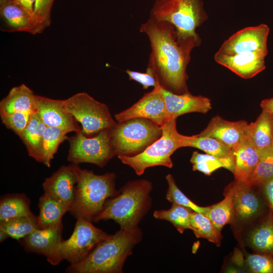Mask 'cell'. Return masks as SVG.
<instances>
[{
	"label": "cell",
	"mask_w": 273,
	"mask_h": 273,
	"mask_svg": "<svg viewBox=\"0 0 273 273\" xmlns=\"http://www.w3.org/2000/svg\"><path fill=\"white\" fill-rule=\"evenodd\" d=\"M269 33V28L265 24L244 28L226 39L217 53L233 55L245 52H256L267 55Z\"/></svg>",
	"instance_id": "12"
},
{
	"label": "cell",
	"mask_w": 273,
	"mask_h": 273,
	"mask_svg": "<svg viewBox=\"0 0 273 273\" xmlns=\"http://www.w3.org/2000/svg\"><path fill=\"white\" fill-rule=\"evenodd\" d=\"M128 74L129 80H134L143 85V89H147L150 86L154 87L159 85L160 82L154 70L148 66L145 73L127 69L125 71Z\"/></svg>",
	"instance_id": "39"
},
{
	"label": "cell",
	"mask_w": 273,
	"mask_h": 273,
	"mask_svg": "<svg viewBox=\"0 0 273 273\" xmlns=\"http://www.w3.org/2000/svg\"><path fill=\"white\" fill-rule=\"evenodd\" d=\"M150 18L172 24L180 42L201 39L196 33L207 18L201 0H155Z\"/></svg>",
	"instance_id": "5"
},
{
	"label": "cell",
	"mask_w": 273,
	"mask_h": 273,
	"mask_svg": "<svg viewBox=\"0 0 273 273\" xmlns=\"http://www.w3.org/2000/svg\"><path fill=\"white\" fill-rule=\"evenodd\" d=\"M161 136L142 153L132 156H118V159L132 168L136 174L141 175L148 168L163 166L173 167L171 156L183 147L187 135L179 133L176 129V119L167 121L162 126Z\"/></svg>",
	"instance_id": "6"
},
{
	"label": "cell",
	"mask_w": 273,
	"mask_h": 273,
	"mask_svg": "<svg viewBox=\"0 0 273 273\" xmlns=\"http://www.w3.org/2000/svg\"><path fill=\"white\" fill-rule=\"evenodd\" d=\"M142 238L138 227L120 229L99 243L80 262L70 265L68 273H121L127 258Z\"/></svg>",
	"instance_id": "2"
},
{
	"label": "cell",
	"mask_w": 273,
	"mask_h": 273,
	"mask_svg": "<svg viewBox=\"0 0 273 273\" xmlns=\"http://www.w3.org/2000/svg\"><path fill=\"white\" fill-rule=\"evenodd\" d=\"M16 4L22 6L32 14L34 13V6L36 0H12Z\"/></svg>",
	"instance_id": "42"
},
{
	"label": "cell",
	"mask_w": 273,
	"mask_h": 273,
	"mask_svg": "<svg viewBox=\"0 0 273 273\" xmlns=\"http://www.w3.org/2000/svg\"><path fill=\"white\" fill-rule=\"evenodd\" d=\"M260 187L269 209L273 215V178Z\"/></svg>",
	"instance_id": "41"
},
{
	"label": "cell",
	"mask_w": 273,
	"mask_h": 273,
	"mask_svg": "<svg viewBox=\"0 0 273 273\" xmlns=\"http://www.w3.org/2000/svg\"><path fill=\"white\" fill-rule=\"evenodd\" d=\"M33 113L14 112L0 113V116L3 124L19 135L27 126Z\"/></svg>",
	"instance_id": "37"
},
{
	"label": "cell",
	"mask_w": 273,
	"mask_h": 273,
	"mask_svg": "<svg viewBox=\"0 0 273 273\" xmlns=\"http://www.w3.org/2000/svg\"><path fill=\"white\" fill-rule=\"evenodd\" d=\"M76 183V175L70 164L61 166L46 178L42 187L44 193L66 206L70 210L74 200Z\"/></svg>",
	"instance_id": "17"
},
{
	"label": "cell",
	"mask_w": 273,
	"mask_h": 273,
	"mask_svg": "<svg viewBox=\"0 0 273 273\" xmlns=\"http://www.w3.org/2000/svg\"><path fill=\"white\" fill-rule=\"evenodd\" d=\"M260 105L262 111L273 114V97L262 100Z\"/></svg>",
	"instance_id": "43"
},
{
	"label": "cell",
	"mask_w": 273,
	"mask_h": 273,
	"mask_svg": "<svg viewBox=\"0 0 273 273\" xmlns=\"http://www.w3.org/2000/svg\"><path fill=\"white\" fill-rule=\"evenodd\" d=\"M140 31L149 40L148 66L154 70L160 85L177 94L188 92L187 67L192 50L200 43L193 39L180 42L172 24L150 18L141 25Z\"/></svg>",
	"instance_id": "1"
},
{
	"label": "cell",
	"mask_w": 273,
	"mask_h": 273,
	"mask_svg": "<svg viewBox=\"0 0 273 273\" xmlns=\"http://www.w3.org/2000/svg\"><path fill=\"white\" fill-rule=\"evenodd\" d=\"M245 240L255 253L273 257V215L270 210L247 228Z\"/></svg>",
	"instance_id": "21"
},
{
	"label": "cell",
	"mask_w": 273,
	"mask_h": 273,
	"mask_svg": "<svg viewBox=\"0 0 273 273\" xmlns=\"http://www.w3.org/2000/svg\"><path fill=\"white\" fill-rule=\"evenodd\" d=\"M261 52H245L233 55L216 53L215 61L244 79L253 77L265 68V58Z\"/></svg>",
	"instance_id": "19"
},
{
	"label": "cell",
	"mask_w": 273,
	"mask_h": 273,
	"mask_svg": "<svg viewBox=\"0 0 273 273\" xmlns=\"http://www.w3.org/2000/svg\"><path fill=\"white\" fill-rule=\"evenodd\" d=\"M152 188V183L147 179L127 182L119 190L117 195L106 201L103 210L94 222L112 219L120 229H131L138 226L151 208Z\"/></svg>",
	"instance_id": "4"
},
{
	"label": "cell",
	"mask_w": 273,
	"mask_h": 273,
	"mask_svg": "<svg viewBox=\"0 0 273 273\" xmlns=\"http://www.w3.org/2000/svg\"><path fill=\"white\" fill-rule=\"evenodd\" d=\"M47 126L36 112H33L25 128L18 135L26 147L29 156L40 162L43 136Z\"/></svg>",
	"instance_id": "24"
},
{
	"label": "cell",
	"mask_w": 273,
	"mask_h": 273,
	"mask_svg": "<svg viewBox=\"0 0 273 273\" xmlns=\"http://www.w3.org/2000/svg\"><path fill=\"white\" fill-rule=\"evenodd\" d=\"M191 230L197 238H204L219 246L222 239L218 231L210 219L205 215L192 211L190 214Z\"/></svg>",
	"instance_id": "34"
},
{
	"label": "cell",
	"mask_w": 273,
	"mask_h": 273,
	"mask_svg": "<svg viewBox=\"0 0 273 273\" xmlns=\"http://www.w3.org/2000/svg\"><path fill=\"white\" fill-rule=\"evenodd\" d=\"M36 229L37 216L34 214L0 221V242L9 238L19 241Z\"/></svg>",
	"instance_id": "27"
},
{
	"label": "cell",
	"mask_w": 273,
	"mask_h": 273,
	"mask_svg": "<svg viewBox=\"0 0 273 273\" xmlns=\"http://www.w3.org/2000/svg\"><path fill=\"white\" fill-rule=\"evenodd\" d=\"M235 180L248 183L260 159L259 151L249 139L241 143L234 150Z\"/></svg>",
	"instance_id": "22"
},
{
	"label": "cell",
	"mask_w": 273,
	"mask_h": 273,
	"mask_svg": "<svg viewBox=\"0 0 273 273\" xmlns=\"http://www.w3.org/2000/svg\"><path fill=\"white\" fill-rule=\"evenodd\" d=\"M190 162L193 164V170L199 171L207 175H211L214 171L221 167L232 173L234 172V158H220L194 151Z\"/></svg>",
	"instance_id": "31"
},
{
	"label": "cell",
	"mask_w": 273,
	"mask_h": 273,
	"mask_svg": "<svg viewBox=\"0 0 273 273\" xmlns=\"http://www.w3.org/2000/svg\"><path fill=\"white\" fill-rule=\"evenodd\" d=\"M193 211L190 209L175 203L167 210H155L153 216L158 219L170 222L180 233L187 229L191 230L190 214Z\"/></svg>",
	"instance_id": "33"
},
{
	"label": "cell",
	"mask_w": 273,
	"mask_h": 273,
	"mask_svg": "<svg viewBox=\"0 0 273 273\" xmlns=\"http://www.w3.org/2000/svg\"><path fill=\"white\" fill-rule=\"evenodd\" d=\"M162 134V127L143 118L117 122L111 128L110 142L115 155L132 156L143 152Z\"/></svg>",
	"instance_id": "7"
},
{
	"label": "cell",
	"mask_w": 273,
	"mask_h": 273,
	"mask_svg": "<svg viewBox=\"0 0 273 273\" xmlns=\"http://www.w3.org/2000/svg\"><path fill=\"white\" fill-rule=\"evenodd\" d=\"M193 147L202 150L206 154L217 157L234 158V151L217 139L200 136H187L183 142V147Z\"/></svg>",
	"instance_id": "30"
},
{
	"label": "cell",
	"mask_w": 273,
	"mask_h": 273,
	"mask_svg": "<svg viewBox=\"0 0 273 273\" xmlns=\"http://www.w3.org/2000/svg\"><path fill=\"white\" fill-rule=\"evenodd\" d=\"M259 152V162L248 183L254 187H261L273 178V147Z\"/></svg>",
	"instance_id": "35"
},
{
	"label": "cell",
	"mask_w": 273,
	"mask_h": 273,
	"mask_svg": "<svg viewBox=\"0 0 273 273\" xmlns=\"http://www.w3.org/2000/svg\"><path fill=\"white\" fill-rule=\"evenodd\" d=\"M77 183L73 205L69 211L76 219L94 221L102 212L106 201L119 193L115 187L116 175L114 172L95 174L92 170L81 168L71 163Z\"/></svg>",
	"instance_id": "3"
},
{
	"label": "cell",
	"mask_w": 273,
	"mask_h": 273,
	"mask_svg": "<svg viewBox=\"0 0 273 273\" xmlns=\"http://www.w3.org/2000/svg\"><path fill=\"white\" fill-rule=\"evenodd\" d=\"M37 227L43 229L62 222V217L69 208L48 194L44 193L39 198Z\"/></svg>",
	"instance_id": "25"
},
{
	"label": "cell",
	"mask_w": 273,
	"mask_h": 273,
	"mask_svg": "<svg viewBox=\"0 0 273 273\" xmlns=\"http://www.w3.org/2000/svg\"><path fill=\"white\" fill-rule=\"evenodd\" d=\"M249 139L258 151L273 147V118L262 111L256 120L249 125Z\"/></svg>",
	"instance_id": "26"
},
{
	"label": "cell",
	"mask_w": 273,
	"mask_h": 273,
	"mask_svg": "<svg viewBox=\"0 0 273 273\" xmlns=\"http://www.w3.org/2000/svg\"><path fill=\"white\" fill-rule=\"evenodd\" d=\"M36 112L47 127L59 128L67 133L82 130L76 120L66 109L64 100L36 95Z\"/></svg>",
	"instance_id": "15"
},
{
	"label": "cell",
	"mask_w": 273,
	"mask_h": 273,
	"mask_svg": "<svg viewBox=\"0 0 273 273\" xmlns=\"http://www.w3.org/2000/svg\"><path fill=\"white\" fill-rule=\"evenodd\" d=\"M36 111V95L24 84L13 87L0 102V113Z\"/></svg>",
	"instance_id": "23"
},
{
	"label": "cell",
	"mask_w": 273,
	"mask_h": 273,
	"mask_svg": "<svg viewBox=\"0 0 273 273\" xmlns=\"http://www.w3.org/2000/svg\"><path fill=\"white\" fill-rule=\"evenodd\" d=\"M168 189L166 199L171 203H175L187 207L193 211L205 215L208 210L209 206L201 207L197 205L188 198L177 187L173 176L168 174L166 176Z\"/></svg>",
	"instance_id": "36"
},
{
	"label": "cell",
	"mask_w": 273,
	"mask_h": 273,
	"mask_svg": "<svg viewBox=\"0 0 273 273\" xmlns=\"http://www.w3.org/2000/svg\"><path fill=\"white\" fill-rule=\"evenodd\" d=\"M64 130L57 127H46L42 140L40 162L48 167L51 166V162L60 144L69 138Z\"/></svg>",
	"instance_id": "32"
},
{
	"label": "cell",
	"mask_w": 273,
	"mask_h": 273,
	"mask_svg": "<svg viewBox=\"0 0 273 273\" xmlns=\"http://www.w3.org/2000/svg\"><path fill=\"white\" fill-rule=\"evenodd\" d=\"M249 125L245 120L230 121L219 116L212 117L199 134L218 140L233 150L249 139Z\"/></svg>",
	"instance_id": "16"
},
{
	"label": "cell",
	"mask_w": 273,
	"mask_h": 273,
	"mask_svg": "<svg viewBox=\"0 0 273 273\" xmlns=\"http://www.w3.org/2000/svg\"><path fill=\"white\" fill-rule=\"evenodd\" d=\"M272 118H273V114H272Z\"/></svg>",
	"instance_id": "44"
},
{
	"label": "cell",
	"mask_w": 273,
	"mask_h": 273,
	"mask_svg": "<svg viewBox=\"0 0 273 273\" xmlns=\"http://www.w3.org/2000/svg\"><path fill=\"white\" fill-rule=\"evenodd\" d=\"M67 110L81 125L87 136L113 127L117 122L112 117L108 107L85 92L77 93L64 100Z\"/></svg>",
	"instance_id": "9"
},
{
	"label": "cell",
	"mask_w": 273,
	"mask_h": 273,
	"mask_svg": "<svg viewBox=\"0 0 273 273\" xmlns=\"http://www.w3.org/2000/svg\"><path fill=\"white\" fill-rule=\"evenodd\" d=\"M234 187L232 183L224 191V198L221 201L209 206L205 215L216 229L221 232L226 224H231L233 217Z\"/></svg>",
	"instance_id": "29"
},
{
	"label": "cell",
	"mask_w": 273,
	"mask_h": 273,
	"mask_svg": "<svg viewBox=\"0 0 273 273\" xmlns=\"http://www.w3.org/2000/svg\"><path fill=\"white\" fill-rule=\"evenodd\" d=\"M111 128L104 129L93 137L84 135L82 130L68 139L67 160L72 163L94 164L100 167L115 156L111 146Z\"/></svg>",
	"instance_id": "11"
},
{
	"label": "cell",
	"mask_w": 273,
	"mask_h": 273,
	"mask_svg": "<svg viewBox=\"0 0 273 273\" xmlns=\"http://www.w3.org/2000/svg\"><path fill=\"white\" fill-rule=\"evenodd\" d=\"M55 0H36L34 13L49 26L51 23V10Z\"/></svg>",
	"instance_id": "40"
},
{
	"label": "cell",
	"mask_w": 273,
	"mask_h": 273,
	"mask_svg": "<svg viewBox=\"0 0 273 273\" xmlns=\"http://www.w3.org/2000/svg\"><path fill=\"white\" fill-rule=\"evenodd\" d=\"M246 264L249 269L254 273H273V257L254 253L247 255Z\"/></svg>",
	"instance_id": "38"
},
{
	"label": "cell",
	"mask_w": 273,
	"mask_h": 273,
	"mask_svg": "<svg viewBox=\"0 0 273 273\" xmlns=\"http://www.w3.org/2000/svg\"><path fill=\"white\" fill-rule=\"evenodd\" d=\"M30 205V200L24 193L2 195L0 199V221L33 214Z\"/></svg>",
	"instance_id": "28"
},
{
	"label": "cell",
	"mask_w": 273,
	"mask_h": 273,
	"mask_svg": "<svg viewBox=\"0 0 273 273\" xmlns=\"http://www.w3.org/2000/svg\"><path fill=\"white\" fill-rule=\"evenodd\" d=\"M168 120L185 114L206 113L212 108L211 100L202 96H194L189 92L181 94L172 93L161 86Z\"/></svg>",
	"instance_id": "18"
},
{
	"label": "cell",
	"mask_w": 273,
	"mask_h": 273,
	"mask_svg": "<svg viewBox=\"0 0 273 273\" xmlns=\"http://www.w3.org/2000/svg\"><path fill=\"white\" fill-rule=\"evenodd\" d=\"M109 235L96 227L92 221L78 218L71 236L67 240L62 239L46 257L47 260L53 265L64 260L70 265L77 264Z\"/></svg>",
	"instance_id": "8"
},
{
	"label": "cell",
	"mask_w": 273,
	"mask_h": 273,
	"mask_svg": "<svg viewBox=\"0 0 273 273\" xmlns=\"http://www.w3.org/2000/svg\"><path fill=\"white\" fill-rule=\"evenodd\" d=\"M117 122L133 118L150 120L162 126L168 121L161 86L154 87L130 107L115 115Z\"/></svg>",
	"instance_id": "14"
},
{
	"label": "cell",
	"mask_w": 273,
	"mask_h": 273,
	"mask_svg": "<svg viewBox=\"0 0 273 273\" xmlns=\"http://www.w3.org/2000/svg\"><path fill=\"white\" fill-rule=\"evenodd\" d=\"M1 29L7 32H25L32 35L41 33L47 25L12 0H0Z\"/></svg>",
	"instance_id": "13"
},
{
	"label": "cell",
	"mask_w": 273,
	"mask_h": 273,
	"mask_svg": "<svg viewBox=\"0 0 273 273\" xmlns=\"http://www.w3.org/2000/svg\"><path fill=\"white\" fill-rule=\"evenodd\" d=\"M234 187L233 217L231 224L237 233L253 224L267 212L269 208L260 187L235 180Z\"/></svg>",
	"instance_id": "10"
},
{
	"label": "cell",
	"mask_w": 273,
	"mask_h": 273,
	"mask_svg": "<svg viewBox=\"0 0 273 273\" xmlns=\"http://www.w3.org/2000/svg\"><path fill=\"white\" fill-rule=\"evenodd\" d=\"M62 223L43 229H36L19 241L25 251L47 257L62 239Z\"/></svg>",
	"instance_id": "20"
}]
</instances>
